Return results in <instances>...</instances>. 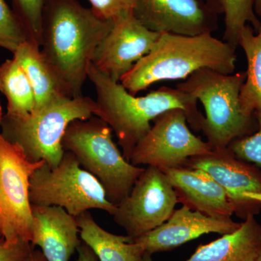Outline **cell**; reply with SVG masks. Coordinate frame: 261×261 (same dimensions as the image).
Instances as JSON below:
<instances>
[{
  "label": "cell",
  "mask_w": 261,
  "mask_h": 261,
  "mask_svg": "<svg viewBox=\"0 0 261 261\" xmlns=\"http://www.w3.org/2000/svg\"><path fill=\"white\" fill-rule=\"evenodd\" d=\"M113 25L77 0H46L40 51L69 97L83 95L94 51Z\"/></svg>",
  "instance_id": "cell-1"
},
{
  "label": "cell",
  "mask_w": 261,
  "mask_h": 261,
  "mask_svg": "<svg viewBox=\"0 0 261 261\" xmlns=\"http://www.w3.org/2000/svg\"><path fill=\"white\" fill-rule=\"evenodd\" d=\"M87 78L96 91L98 112L116 133L123 157L129 161L136 145L150 129L151 122L169 110L180 108L195 130H201L204 116L197 108L198 100L177 88L163 87L145 96L136 97L120 82L111 80L89 65Z\"/></svg>",
  "instance_id": "cell-2"
},
{
  "label": "cell",
  "mask_w": 261,
  "mask_h": 261,
  "mask_svg": "<svg viewBox=\"0 0 261 261\" xmlns=\"http://www.w3.org/2000/svg\"><path fill=\"white\" fill-rule=\"evenodd\" d=\"M235 50L212 34L185 36L162 33L151 50L122 77L120 83L137 95L152 84L185 80L202 68L231 74L236 68Z\"/></svg>",
  "instance_id": "cell-3"
},
{
  "label": "cell",
  "mask_w": 261,
  "mask_h": 261,
  "mask_svg": "<svg viewBox=\"0 0 261 261\" xmlns=\"http://www.w3.org/2000/svg\"><path fill=\"white\" fill-rule=\"evenodd\" d=\"M97 112V102L92 98L61 96L34 108L29 116L13 118L5 114L0 124L2 135L20 146L29 161H44L48 166H56L65 152L62 140L68 126Z\"/></svg>",
  "instance_id": "cell-4"
},
{
  "label": "cell",
  "mask_w": 261,
  "mask_h": 261,
  "mask_svg": "<svg viewBox=\"0 0 261 261\" xmlns=\"http://www.w3.org/2000/svg\"><path fill=\"white\" fill-rule=\"evenodd\" d=\"M245 79L244 71L224 74L202 68L176 86L205 108L201 130L212 150L226 149L233 141L250 135L253 130L255 116L245 114L240 105Z\"/></svg>",
  "instance_id": "cell-5"
},
{
  "label": "cell",
  "mask_w": 261,
  "mask_h": 261,
  "mask_svg": "<svg viewBox=\"0 0 261 261\" xmlns=\"http://www.w3.org/2000/svg\"><path fill=\"white\" fill-rule=\"evenodd\" d=\"M112 132L97 116L75 120L67 128L62 146L74 154L81 167L97 178L108 200L116 206L128 195L145 168L123 157L113 142Z\"/></svg>",
  "instance_id": "cell-6"
},
{
  "label": "cell",
  "mask_w": 261,
  "mask_h": 261,
  "mask_svg": "<svg viewBox=\"0 0 261 261\" xmlns=\"http://www.w3.org/2000/svg\"><path fill=\"white\" fill-rule=\"evenodd\" d=\"M29 197L32 205L58 206L73 217L90 210L112 215L116 206L106 197L102 185L81 167L74 154L65 151L56 166L44 163L31 177Z\"/></svg>",
  "instance_id": "cell-7"
},
{
  "label": "cell",
  "mask_w": 261,
  "mask_h": 261,
  "mask_svg": "<svg viewBox=\"0 0 261 261\" xmlns=\"http://www.w3.org/2000/svg\"><path fill=\"white\" fill-rule=\"evenodd\" d=\"M44 163L29 161L20 146L0 133V238L31 243L34 216L30 179Z\"/></svg>",
  "instance_id": "cell-8"
},
{
  "label": "cell",
  "mask_w": 261,
  "mask_h": 261,
  "mask_svg": "<svg viewBox=\"0 0 261 261\" xmlns=\"http://www.w3.org/2000/svg\"><path fill=\"white\" fill-rule=\"evenodd\" d=\"M186 113L180 108L163 113L134 149L129 162L161 170L181 167L189 159L212 151L188 127Z\"/></svg>",
  "instance_id": "cell-9"
},
{
  "label": "cell",
  "mask_w": 261,
  "mask_h": 261,
  "mask_svg": "<svg viewBox=\"0 0 261 261\" xmlns=\"http://www.w3.org/2000/svg\"><path fill=\"white\" fill-rule=\"evenodd\" d=\"M177 202L176 192L166 173L148 166L128 195L116 205L113 221L135 240L166 222Z\"/></svg>",
  "instance_id": "cell-10"
},
{
  "label": "cell",
  "mask_w": 261,
  "mask_h": 261,
  "mask_svg": "<svg viewBox=\"0 0 261 261\" xmlns=\"http://www.w3.org/2000/svg\"><path fill=\"white\" fill-rule=\"evenodd\" d=\"M159 33L145 27L133 14L113 21L111 30L94 51L92 65L116 82L145 56L158 40Z\"/></svg>",
  "instance_id": "cell-11"
},
{
  "label": "cell",
  "mask_w": 261,
  "mask_h": 261,
  "mask_svg": "<svg viewBox=\"0 0 261 261\" xmlns=\"http://www.w3.org/2000/svg\"><path fill=\"white\" fill-rule=\"evenodd\" d=\"M184 166L200 169L214 178L227 194L240 219L260 212L261 203L244 194L261 193V170L238 159L228 148L191 158Z\"/></svg>",
  "instance_id": "cell-12"
},
{
  "label": "cell",
  "mask_w": 261,
  "mask_h": 261,
  "mask_svg": "<svg viewBox=\"0 0 261 261\" xmlns=\"http://www.w3.org/2000/svg\"><path fill=\"white\" fill-rule=\"evenodd\" d=\"M133 14L152 32L185 36L213 34L218 15L206 0H136Z\"/></svg>",
  "instance_id": "cell-13"
},
{
  "label": "cell",
  "mask_w": 261,
  "mask_h": 261,
  "mask_svg": "<svg viewBox=\"0 0 261 261\" xmlns=\"http://www.w3.org/2000/svg\"><path fill=\"white\" fill-rule=\"evenodd\" d=\"M240 225L231 218L212 217L183 205L173 211L166 222L133 241L152 255L173 250L207 233L233 232Z\"/></svg>",
  "instance_id": "cell-14"
},
{
  "label": "cell",
  "mask_w": 261,
  "mask_h": 261,
  "mask_svg": "<svg viewBox=\"0 0 261 261\" xmlns=\"http://www.w3.org/2000/svg\"><path fill=\"white\" fill-rule=\"evenodd\" d=\"M172 184L178 202L192 210L219 219H228L235 209L227 194L207 173L181 166L162 170Z\"/></svg>",
  "instance_id": "cell-15"
},
{
  "label": "cell",
  "mask_w": 261,
  "mask_h": 261,
  "mask_svg": "<svg viewBox=\"0 0 261 261\" xmlns=\"http://www.w3.org/2000/svg\"><path fill=\"white\" fill-rule=\"evenodd\" d=\"M32 245L40 247L47 261H69L82 242L75 218L58 206L32 205Z\"/></svg>",
  "instance_id": "cell-16"
},
{
  "label": "cell",
  "mask_w": 261,
  "mask_h": 261,
  "mask_svg": "<svg viewBox=\"0 0 261 261\" xmlns=\"http://www.w3.org/2000/svg\"><path fill=\"white\" fill-rule=\"evenodd\" d=\"M261 252V225L250 216L233 232L200 245L186 261H258Z\"/></svg>",
  "instance_id": "cell-17"
},
{
  "label": "cell",
  "mask_w": 261,
  "mask_h": 261,
  "mask_svg": "<svg viewBox=\"0 0 261 261\" xmlns=\"http://www.w3.org/2000/svg\"><path fill=\"white\" fill-rule=\"evenodd\" d=\"M82 241L92 248L99 261H140L145 251L128 236L106 231L89 211L75 217Z\"/></svg>",
  "instance_id": "cell-18"
},
{
  "label": "cell",
  "mask_w": 261,
  "mask_h": 261,
  "mask_svg": "<svg viewBox=\"0 0 261 261\" xmlns=\"http://www.w3.org/2000/svg\"><path fill=\"white\" fill-rule=\"evenodd\" d=\"M13 58L22 67L30 82L35 96V108L61 96L69 97L35 43L30 40L23 42L13 53Z\"/></svg>",
  "instance_id": "cell-19"
},
{
  "label": "cell",
  "mask_w": 261,
  "mask_h": 261,
  "mask_svg": "<svg viewBox=\"0 0 261 261\" xmlns=\"http://www.w3.org/2000/svg\"><path fill=\"white\" fill-rule=\"evenodd\" d=\"M238 46L243 49L247 63L246 79L240 94V105L247 116H261V25L255 32L250 25L240 32Z\"/></svg>",
  "instance_id": "cell-20"
},
{
  "label": "cell",
  "mask_w": 261,
  "mask_h": 261,
  "mask_svg": "<svg viewBox=\"0 0 261 261\" xmlns=\"http://www.w3.org/2000/svg\"><path fill=\"white\" fill-rule=\"evenodd\" d=\"M0 91L8 100L7 116L22 118L29 116L36 107L30 82L14 58L0 64Z\"/></svg>",
  "instance_id": "cell-21"
},
{
  "label": "cell",
  "mask_w": 261,
  "mask_h": 261,
  "mask_svg": "<svg viewBox=\"0 0 261 261\" xmlns=\"http://www.w3.org/2000/svg\"><path fill=\"white\" fill-rule=\"evenodd\" d=\"M255 0H206L211 10L218 15H224V32L223 40L236 49L240 32L250 25L258 32L261 20L254 10Z\"/></svg>",
  "instance_id": "cell-22"
},
{
  "label": "cell",
  "mask_w": 261,
  "mask_h": 261,
  "mask_svg": "<svg viewBox=\"0 0 261 261\" xmlns=\"http://www.w3.org/2000/svg\"><path fill=\"white\" fill-rule=\"evenodd\" d=\"M13 10L29 40L40 47L43 10L46 0H10Z\"/></svg>",
  "instance_id": "cell-23"
},
{
  "label": "cell",
  "mask_w": 261,
  "mask_h": 261,
  "mask_svg": "<svg viewBox=\"0 0 261 261\" xmlns=\"http://www.w3.org/2000/svg\"><path fill=\"white\" fill-rule=\"evenodd\" d=\"M28 34L5 0H0V47L14 53Z\"/></svg>",
  "instance_id": "cell-24"
},
{
  "label": "cell",
  "mask_w": 261,
  "mask_h": 261,
  "mask_svg": "<svg viewBox=\"0 0 261 261\" xmlns=\"http://www.w3.org/2000/svg\"><path fill=\"white\" fill-rule=\"evenodd\" d=\"M255 116L258 124L257 132L233 141L227 148L238 159L261 168V116Z\"/></svg>",
  "instance_id": "cell-25"
},
{
  "label": "cell",
  "mask_w": 261,
  "mask_h": 261,
  "mask_svg": "<svg viewBox=\"0 0 261 261\" xmlns=\"http://www.w3.org/2000/svg\"><path fill=\"white\" fill-rule=\"evenodd\" d=\"M91 10L98 18L115 21L123 15L133 12L136 0H89Z\"/></svg>",
  "instance_id": "cell-26"
},
{
  "label": "cell",
  "mask_w": 261,
  "mask_h": 261,
  "mask_svg": "<svg viewBox=\"0 0 261 261\" xmlns=\"http://www.w3.org/2000/svg\"><path fill=\"white\" fill-rule=\"evenodd\" d=\"M32 249V244L23 240L10 243L0 238V261H25Z\"/></svg>",
  "instance_id": "cell-27"
},
{
  "label": "cell",
  "mask_w": 261,
  "mask_h": 261,
  "mask_svg": "<svg viewBox=\"0 0 261 261\" xmlns=\"http://www.w3.org/2000/svg\"><path fill=\"white\" fill-rule=\"evenodd\" d=\"M78 258L76 261H97L98 258L96 254L89 245L81 242L80 245L77 248Z\"/></svg>",
  "instance_id": "cell-28"
},
{
  "label": "cell",
  "mask_w": 261,
  "mask_h": 261,
  "mask_svg": "<svg viewBox=\"0 0 261 261\" xmlns=\"http://www.w3.org/2000/svg\"><path fill=\"white\" fill-rule=\"evenodd\" d=\"M25 261H47L40 250H32Z\"/></svg>",
  "instance_id": "cell-29"
},
{
  "label": "cell",
  "mask_w": 261,
  "mask_h": 261,
  "mask_svg": "<svg viewBox=\"0 0 261 261\" xmlns=\"http://www.w3.org/2000/svg\"><path fill=\"white\" fill-rule=\"evenodd\" d=\"M244 196L246 198L251 199V200L257 201V202L261 203V193H252V192H250V193L244 194Z\"/></svg>",
  "instance_id": "cell-30"
},
{
  "label": "cell",
  "mask_w": 261,
  "mask_h": 261,
  "mask_svg": "<svg viewBox=\"0 0 261 261\" xmlns=\"http://www.w3.org/2000/svg\"><path fill=\"white\" fill-rule=\"evenodd\" d=\"M254 10L257 18H261V0H255Z\"/></svg>",
  "instance_id": "cell-31"
},
{
  "label": "cell",
  "mask_w": 261,
  "mask_h": 261,
  "mask_svg": "<svg viewBox=\"0 0 261 261\" xmlns=\"http://www.w3.org/2000/svg\"><path fill=\"white\" fill-rule=\"evenodd\" d=\"M140 261H152V255L149 254V252H145Z\"/></svg>",
  "instance_id": "cell-32"
},
{
  "label": "cell",
  "mask_w": 261,
  "mask_h": 261,
  "mask_svg": "<svg viewBox=\"0 0 261 261\" xmlns=\"http://www.w3.org/2000/svg\"><path fill=\"white\" fill-rule=\"evenodd\" d=\"M3 116H4V115H3V108H2L1 102H0V124H1V122L3 121Z\"/></svg>",
  "instance_id": "cell-33"
},
{
  "label": "cell",
  "mask_w": 261,
  "mask_h": 261,
  "mask_svg": "<svg viewBox=\"0 0 261 261\" xmlns=\"http://www.w3.org/2000/svg\"><path fill=\"white\" fill-rule=\"evenodd\" d=\"M258 261H261V252H260V257H259V258H258Z\"/></svg>",
  "instance_id": "cell-34"
}]
</instances>
